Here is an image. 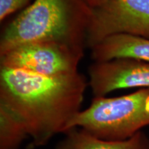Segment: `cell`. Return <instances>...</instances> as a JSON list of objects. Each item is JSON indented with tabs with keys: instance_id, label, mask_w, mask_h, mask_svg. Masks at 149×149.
Here are the masks:
<instances>
[{
	"instance_id": "obj_11",
	"label": "cell",
	"mask_w": 149,
	"mask_h": 149,
	"mask_svg": "<svg viewBox=\"0 0 149 149\" xmlns=\"http://www.w3.org/2000/svg\"><path fill=\"white\" fill-rule=\"evenodd\" d=\"M105 1L106 0H85L87 4L92 9L100 6L102 4H103Z\"/></svg>"
},
{
	"instance_id": "obj_10",
	"label": "cell",
	"mask_w": 149,
	"mask_h": 149,
	"mask_svg": "<svg viewBox=\"0 0 149 149\" xmlns=\"http://www.w3.org/2000/svg\"><path fill=\"white\" fill-rule=\"evenodd\" d=\"M33 1L34 0H0V22H2L11 14L27 6L30 2L33 3Z\"/></svg>"
},
{
	"instance_id": "obj_3",
	"label": "cell",
	"mask_w": 149,
	"mask_h": 149,
	"mask_svg": "<svg viewBox=\"0 0 149 149\" xmlns=\"http://www.w3.org/2000/svg\"><path fill=\"white\" fill-rule=\"evenodd\" d=\"M147 126L149 88H140L122 96L94 97L87 109L74 117L69 130L79 128L100 139L124 140Z\"/></svg>"
},
{
	"instance_id": "obj_7",
	"label": "cell",
	"mask_w": 149,
	"mask_h": 149,
	"mask_svg": "<svg viewBox=\"0 0 149 149\" xmlns=\"http://www.w3.org/2000/svg\"><path fill=\"white\" fill-rule=\"evenodd\" d=\"M91 55L97 62L122 58L149 62V39L130 35H112L91 48Z\"/></svg>"
},
{
	"instance_id": "obj_5",
	"label": "cell",
	"mask_w": 149,
	"mask_h": 149,
	"mask_svg": "<svg viewBox=\"0 0 149 149\" xmlns=\"http://www.w3.org/2000/svg\"><path fill=\"white\" fill-rule=\"evenodd\" d=\"M84 51L53 42H35L17 46L0 55V67L45 76L77 72Z\"/></svg>"
},
{
	"instance_id": "obj_8",
	"label": "cell",
	"mask_w": 149,
	"mask_h": 149,
	"mask_svg": "<svg viewBox=\"0 0 149 149\" xmlns=\"http://www.w3.org/2000/svg\"><path fill=\"white\" fill-rule=\"evenodd\" d=\"M55 149H149V137L139 131L124 140H107L98 138L79 128H72Z\"/></svg>"
},
{
	"instance_id": "obj_9",
	"label": "cell",
	"mask_w": 149,
	"mask_h": 149,
	"mask_svg": "<svg viewBox=\"0 0 149 149\" xmlns=\"http://www.w3.org/2000/svg\"><path fill=\"white\" fill-rule=\"evenodd\" d=\"M28 137L29 134L21 121L0 105V149H19Z\"/></svg>"
},
{
	"instance_id": "obj_1",
	"label": "cell",
	"mask_w": 149,
	"mask_h": 149,
	"mask_svg": "<svg viewBox=\"0 0 149 149\" xmlns=\"http://www.w3.org/2000/svg\"><path fill=\"white\" fill-rule=\"evenodd\" d=\"M88 81L79 72L45 76L0 67V105L26 129L31 146L47 144L65 133L79 113Z\"/></svg>"
},
{
	"instance_id": "obj_4",
	"label": "cell",
	"mask_w": 149,
	"mask_h": 149,
	"mask_svg": "<svg viewBox=\"0 0 149 149\" xmlns=\"http://www.w3.org/2000/svg\"><path fill=\"white\" fill-rule=\"evenodd\" d=\"M115 35L149 39V0H106L92 9L86 46L91 48Z\"/></svg>"
},
{
	"instance_id": "obj_6",
	"label": "cell",
	"mask_w": 149,
	"mask_h": 149,
	"mask_svg": "<svg viewBox=\"0 0 149 149\" xmlns=\"http://www.w3.org/2000/svg\"><path fill=\"white\" fill-rule=\"evenodd\" d=\"M88 85L95 97L133 88H149V62L122 58L95 61L88 69Z\"/></svg>"
},
{
	"instance_id": "obj_2",
	"label": "cell",
	"mask_w": 149,
	"mask_h": 149,
	"mask_svg": "<svg viewBox=\"0 0 149 149\" xmlns=\"http://www.w3.org/2000/svg\"><path fill=\"white\" fill-rule=\"evenodd\" d=\"M92 8L85 0H34L1 35L0 55L16 46L53 42L84 51Z\"/></svg>"
}]
</instances>
